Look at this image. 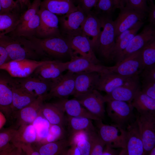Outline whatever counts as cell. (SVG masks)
Masks as SVG:
<instances>
[{
	"label": "cell",
	"instance_id": "cell-36",
	"mask_svg": "<svg viewBox=\"0 0 155 155\" xmlns=\"http://www.w3.org/2000/svg\"><path fill=\"white\" fill-rule=\"evenodd\" d=\"M32 124L36 134V143L40 144L47 136L50 124L41 113L35 119Z\"/></svg>",
	"mask_w": 155,
	"mask_h": 155
},
{
	"label": "cell",
	"instance_id": "cell-61",
	"mask_svg": "<svg viewBox=\"0 0 155 155\" xmlns=\"http://www.w3.org/2000/svg\"><path fill=\"white\" fill-rule=\"evenodd\" d=\"M149 155H155V146L151 149L148 154Z\"/></svg>",
	"mask_w": 155,
	"mask_h": 155
},
{
	"label": "cell",
	"instance_id": "cell-20",
	"mask_svg": "<svg viewBox=\"0 0 155 155\" xmlns=\"http://www.w3.org/2000/svg\"><path fill=\"white\" fill-rule=\"evenodd\" d=\"M44 100V96L38 97L30 104L13 114L18 127L22 125L32 123L41 113L42 106Z\"/></svg>",
	"mask_w": 155,
	"mask_h": 155
},
{
	"label": "cell",
	"instance_id": "cell-27",
	"mask_svg": "<svg viewBox=\"0 0 155 155\" xmlns=\"http://www.w3.org/2000/svg\"><path fill=\"white\" fill-rule=\"evenodd\" d=\"M40 6L59 16L74 11L79 7L75 5L74 0H43Z\"/></svg>",
	"mask_w": 155,
	"mask_h": 155
},
{
	"label": "cell",
	"instance_id": "cell-25",
	"mask_svg": "<svg viewBox=\"0 0 155 155\" xmlns=\"http://www.w3.org/2000/svg\"><path fill=\"white\" fill-rule=\"evenodd\" d=\"M130 77L122 76L108 70L100 74L96 89L108 94L123 84Z\"/></svg>",
	"mask_w": 155,
	"mask_h": 155
},
{
	"label": "cell",
	"instance_id": "cell-3",
	"mask_svg": "<svg viewBox=\"0 0 155 155\" xmlns=\"http://www.w3.org/2000/svg\"><path fill=\"white\" fill-rule=\"evenodd\" d=\"M101 28L96 49L105 60H111V55L115 44V30L113 21L110 15L99 17Z\"/></svg>",
	"mask_w": 155,
	"mask_h": 155
},
{
	"label": "cell",
	"instance_id": "cell-59",
	"mask_svg": "<svg viewBox=\"0 0 155 155\" xmlns=\"http://www.w3.org/2000/svg\"><path fill=\"white\" fill-rule=\"evenodd\" d=\"M114 9H120L125 6L124 0H113Z\"/></svg>",
	"mask_w": 155,
	"mask_h": 155
},
{
	"label": "cell",
	"instance_id": "cell-56",
	"mask_svg": "<svg viewBox=\"0 0 155 155\" xmlns=\"http://www.w3.org/2000/svg\"><path fill=\"white\" fill-rule=\"evenodd\" d=\"M104 147L102 155H116L118 154V152L114 148L106 144Z\"/></svg>",
	"mask_w": 155,
	"mask_h": 155
},
{
	"label": "cell",
	"instance_id": "cell-46",
	"mask_svg": "<svg viewBox=\"0 0 155 155\" xmlns=\"http://www.w3.org/2000/svg\"><path fill=\"white\" fill-rule=\"evenodd\" d=\"M142 83L141 91L155 99V81L143 80Z\"/></svg>",
	"mask_w": 155,
	"mask_h": 155
},
{
	"label": "cell",
	"instance_id": "cell-28",
	"mask_svg": "<svg viewBox=\"0 0 155 155\" xmlns=\"http://www.w3.org/2000/svg\"><path fill=\"white\" fill-rule=\"evenodd\" d=\"M12 114L28 105L37 98L17 86L15 82L12 87Z\"/></svg>",
	"mask_w": 155,
	"mask_h": 155
},
{
	"label": "cell",
	"instance_id": "cell-13",
	"mask_svg": "<svg viewBox=\"0 0 155 155\" xmlns=\"http://www.w3.org/2000/svg\"><path fill=\"white\" fill-rule=\"evenodd\" d=\"M126 146L120 155H144L140 130L137 118L126 127Z\"/></svg>",
	"mask_w": 155,
	"mask_h": 155
},
{
	"label": "cell",
	"instance_id": "cell-53",
	"mask_svg": "<svg viewBox=\"0 0 155 155\" xmlns=\"http://www.w3.org/2000/svg\"><path fill=\"white\" fill-rule=\"evenodd\" d=\"M20 147L24 155H40L39 152L33 147L31 144H24Z\"/></svg>",
	"mask_w": 155,
	"mask_h": 155
},
{
	"label": "cell",
	"instance_id": "cell-60",
	"mask_svg": "<svg viewBox=\"0 0 155 155\" xmlns=\"http://www.w3.org/2000/svg\"><path fill=\"white\" fill-rule=\"evenodd\" d=\"M6 119L3 113L0 111V129L5 124Z\"/></svg>",
	"mask_w": 155,
	"mask_h": 155
},
{
	"label": "cell",
	"instance_id": "cell-24",
	"mask_svg": "<svg viewBox=\"0 0 155 155\" xmlns=\"http://www.w3.org/2000/svg\"><path fill=\"white\" fill-rule=\"evenodd\" d=\"M68 61L49 60L38 67L34 71L35 76L51 81L57 78L67 70Z\"/></svg>",
	"mask_w": 155,
	"mask_h": 155
},
{
	"label": "cell",
	"instance_id": "cell-8",
	"mask_svg": "<svg viewBox=\"0 0 155 155\" xmlns=\"http://www.w3.org/2000/svg\"><path fill=\"white\" fill-rule=\"evenodd\" d=\"M78 7L77 10L58 17L61 33L65 37L82 33L86 14Z\"/></svg>",
	"mask_w": 155,
	"mask_h": 155
},
{
	"label": "cell",
	"instance_id": "cell-44",
	"mask_svg": "<svg viewBox=\"0 0 155 155\" xmlns=\"http://www.w3.org/2000/svg\"><path fill=\"white\" fill-rule=\"evenodd\" d=\"M1 9L0 14L7 13L15 11H19V5L14 0H0Z\"/></svg>",
	"mask_w": 155,
	"mask_h": 155
},
{
	"label": "cell",
	"instance_id": "cell-31",
	"mask_svg": "<svg viewBox=\"0 0 155 155\" xmlns=\"http://www.w3.org/2000/svg\"><path fill=\"white\" fill-rule=\"evenodd\" d=\"M70 146L69 139L64 138L55 142L39 144L36 149L40 155H66L68 147Z\"/></svg>",
	"mask_w": 155,
	"mask_h": 155
},
{
	"label": "cell",
	"instance_id": "cell-57",
	"mask_svg": "<svg viewBox=\"0 0 155 155\" xmlns=\"http://www.w3.org/2000/svg\"><path fill=\"white\" fill-rule=\"evenodd\" d=\"M68 149L66 155H81L80 152L76 145H73L70 146Z\"/></svg>",
	"mask_w": 155,
	"mask_h": 155
},
{
	"label": "cell",
	"instance_id": "cell-55",
	"mask_svg": "<svg viewBox=\"0 0 155 155\" xmlns=\"http://www.w3.org/2000/svg\"><path fill=\"white\" fill-rule=\"evenodd\" d=\"M10 60L5 49L0 45V65Z\"/></svg>",
	"mask_w": 155,
	"mask_h": 155
},
{
	"label": "cell",
	"instance_id": "cell-34",
	"mask_svg": "<svg viewBox=\"0 0 155 155\" xmlns=\"http://www.w3.org/2000/svg\"><path fill=\"white\" fill-rule=\"evenodd\" d=\"M131 104L140 113H149L155 114V99L138 91L133 99Z\"/></svg>",
	"mask_w": 155,
	"mask_h": 155
},
{
	"label": "cell",
	"instance_id": "cell-50",
	"mask_svg": "<svg viewBox=\"0 0 155 155\" xmlns=\"http://www.w3.org/2000/svg\"><path fill=\"white\" fill-rule=\"evenodd\" d=\"M78 5L87 15L94 7L97 0H78Z\"/></svg>",
	"mask_w": 155,
	"mask_h": 155
},
{
	"label": "cell",
	"instance_id": "cell-37",
	"mask_svg": "<svg viewBox=\"0 0 155 155\" xmlns=\"http://www.w3.org/2000/svg\"><path fill=\"white\" fill-rule=\"evenodd\" d=\"M141 54L143 69L155 64V40L141 49Z\"/></svg>",
	"mask_w": 155,
	"mask_h": 155
},
{
	"label": "cell",
	"instance_id": "cell-63",
	"mask_svg": "<svg viewBox=\"0 0 155 155\" xmlns=\"http://www.w3.org/2000/svg\"><path fill=\"white\" fill-rule=\"evenodd\" d=\"M147 1H148L149 2H151L153 1V0H147Z\"/></svg>",
	"mask_w": 155,
	"mask_h": 155
},
{
	"label": "cell",
	"instance_id": "cell-40",
	"mask_svg": "<svg viewBox=\"0 0 155 155\" xmlns=\"http://www.w3.org/2000/svg\"><path fill=\"white\" fill-rule=\"evenodd\" d=\"M137 32L135 31L132 32L118 42L115 43L111 53V60L115 59L117 60Z\"/></svg>",
	"mask_w": 155,
	"mask_h": 155
},
{
	"label": "cell",
	"instance_id": "cell-19",
	"mask_svg": "<svg viewBox=\"0 0 155 155\" xmlns=\"http://www.w3.org/2000/svg\"><path fill=\"white\" fill-rule=\"evenodd\" d=\"M71 60L68 61L67 70L73 73L96 72L100 74L108 70L107 66L94 63L87 58L79 56L72 51Z\"/></svg>",
	"mask_w": 155,
	"mask_h": 155
},
{
	"label": "cell",
	"instance_id": "cell-51",
	"mask_svg": "<svg viewBox=\"0 0 155 155\" xmlns=\"http://www.w3.org/2000/svg\"><path fill=\"white\" fill-rule=\"evenodd\" d=\"M141 73L143 80L155 81V64L145 67Z\"/></svg>",
	"mask_w": 155,
	"mask_h": 155
},
{
	"label": "cell",
	"instance_id": "cell-33",
	"mask_svg": "<svg viewBox=\"0 0 155 155\" xmlns=\"http://www.w3.org/2000/svg\"><path fill=\"white\" fill-rule=\"evenodd\" d=\"M91 119L82 117L66 116L65 125H67L69 136L81 131H95L96 129Z\"/></svg>",
	"mask_w": 155,
	"mask_h": 155
},
{
	"label": "cell",
	"instance_id": "cell-48",
	"mask_svg": "<svg viewBox=\"0 0 155 155\" xmlns=\"http://www.w3.org/2000/svg\"><path fill=\"white\" fill-rule=\"evenodd\" d=\"M144 22L142 21L137 22L133 26L121 33L115 38V43H117L132 32L138 31L143 25Z\"/></svg>",
	"mask_w": 155,
	"mask_h": 155
},
{
	"label": "cell",
	"instance_id": "cell-1",
	"mask_svg": "<svg viewBox=\"0 0 155 155\" xmlns=\"http://www.w3.org/2000/svg\"><path fill=\"white\" fill-rule=\"evenodd\" d=\"M0 45L5 49L11 60H38L40 57L32 43L24 37L0 36Z\"/></svg>",
	"mask_w": 155,
	"mask_h": 155
},
{
	"label": "cell",
	"instance_id": "cell-4",
	"mask_svg": "<svg viewBox=\"0 0 155 155\" xmlns=\"http://www.w3.org/2000/svg\"><path fill=\"white\" fill-rule=\"evenodd\" d=\"M95 121L97 132L105 145L113 148H125L127 131L125 129L116 124H105L102 119Z\"/></svg>",
	"mask_w": 155,
	"mask_h": 155
},
{
	"label": "cell",
	"instance_id": "cell-54",
	"mask_svg": "<svg viewBox=\"0 0 155 155\" xmlns=\"http://www.w3.org/2000/svg\"><path fill=\"white\" fill-rule=\"evenodd\" d=\"M150 6L148 12V21L150 24L154 26L155 25V5L153 1L149 2Z\"/></svg>",
	"mask_w": 155,
	"mask_h": 155
},
{
	"label": "cell",
	"instance_id": "cell-45",
	"mask_svg": "<svg viewBox=\"0 0 155 155\" xmlns=\"http://www.w3.org/2000/svg\"><path fill=\"white\" fill-rule=\"evenodd\" d=\"M16 130L10 128L0 132V151L11 142Z\"/></svg>",
	"mask_w": 155,
	"mask_h": 155
},
{
	"label": "cell",
	"instance_id": "cell-42",
	"mask_svg": "<svg viewBox=\"0 0 155 155\" xmlns=\"http://www.w3.org/2000/svg\"><path fill=\"white\" fill-rule=\"evenodd\" d=\"M98 13L111 15L114 11L113 0H97L94 7Z\"/></svg>",
	"mask_w": 155,
	"mask_h": 155
},
{
	"label": "cell",
	"instance_id": "cell-29",
	"mask_svg": "<svg viewBox=\"0 0 155 155\" xmlns=\"http://www.w3.org/2000/svg\"><path fill=\"white\" fill-rule=\"evenodd\" d=\"M41 113L50 124L59 125L63 127L65 125L66 116L64 113L54 103H43Z\"/></svg>",
	"mask_w": 155,
	"mask_h": 155
},
{
	"label": "cell",
	"instance_id": "cell-7",
	"mask_svg": "<svg viewBox=\"0 0 155 155\" xmlns=\"http://www.w3.org/2000/svg\"><path fill=\"white\" fill-rule=\"evenodd\" d=\"M49 61L27 59L10 60L0 65V70L6 71L12 77L25 78L30 75L38 67Z\"/></svg>",
	"mask_w": 155,
	"mask_h": 155
},
{
	"label": "cell",
	"instance_id": "cell-32",
	"mask_svg": "<svg viewBox=\"0 0 155 155\" xmlns=\"http://www.w3.org/2000/svg\"><path fill=\"white\" fill-rule=\"evenodd\" d=\"M40 21V17L38 13L28 21L18 24L15 28L9 33V35L25 38L35 36Z\"/></svg>",
	"mask_w": 155,
	"mask_h": 155
},
{
	"label": "cell",
	"instance_id": "cell-12",
	"mask_svg": "<svg viewBox=\"0 0 155 155\" xmlns=\"http://www.w3.org/2000/svg\"><path fill=\"white\" fill-rule=\"evenodd\" d=\"M155 114H140L137 118L140 128L144 154H147L155 145Z\"/></svg>",
	"mask_w": 155,
	"mask_h": 155
},
{
	"label": "cell",
	"instance_id": "cell-9",
	"mask_svg": "<svg viewBox=\"0 0 155 155\" xmlns=\"http://www.w3.org/2000/svg\"><path fill=\"white\" fill-rule=\"evenodd\" d=\"M107 67L109 71L123 76L139 75L143 69L141 49L130 55L115 66Z\"/></svg>",
	"mask_w": 155,
	"mask_h": 155
},
{
	"label": "cell",
	"instance_id": "cell-62",
	"mask_svg": "<svg viewBox=\"0 0 155 155\" xmlns=\"http://www.w3.org/2000/svg\"><path fill=\"white\" fill-rule=\"evenodd\" d=\"M1 3H0V13L1 11Z\"/></svg>",
	"mask_w": 155,
	"mask_h": 155
},
{
	"label": "cell",
	"instance_id": "cell-5",
	"mask_svg": "<svg viewBox=\"0 0 155 155\" xmlns=\"http://www.w3.org/2000/svg\"><path fill=\"white\" fill-rule=\"evenodd\" d=\"M108 116L115 124L124 129L133 121V107L131 103L115 100L106 101Z\"/></svg>",
	"mask_w": 155,
	"mask_h": 155
},
{
	"label": "cell",
	"instance_id": "cell-52",
	"mask_svg": "<svg viewBox=\"0 0 155 155\" xmlns=\"http://www.w3.org/2000/svg\"><path fill=\"white\" fill-rule=\"evenodd\" d=\"M76 146L79 150L81 155H90L91 146L88 139L79 142L77 144Z\"/></svg>",
	"mask_w": 155,
	"mask_h": 155
},
{
	"label": "cell",
	"instance_id": "cell-22",
	"mask_svg": "<svg viewBox=\"0 0 155 155\" xmlns=\"http://www.w3.org/2000/svg\"><path fill=\"white\" fill-rule=\"evenodd\" d=\"M54 103L68 116L86 117L95 121L102 119L91 113L75 98L60 99Z\"/></svg>",
	"mask_w": 155,
	"mask_h": 155
},
{
	"label": "cell",
	"instance_id": "cell-17",
	"mask_svg": "<svg viewBox=\"0 0 155 155\" xmlns=\"http://www.w3.org/2000/svg\"><path fill=\"white\" fill-rule=\"evenodd\" d=\"M75 98L91 113L102 119H104L105 102L104 96L98 90L94 89Z\"/></svg>",
	"mask_w": 155,
	"mask_h": 155
},
{
	"label": "cell",
	"instance_id": "cell-23",
	"mask_svg": "<svg viewBox=\"0 0 155 155\" xmlns=\"http://www.w3.org/2000/svg\"><path fill=\"white\" fill-rule=\"evenodd\" d=\"M100 19L91 11L86 15L82 28V34L90 40L93 49H96L101 31Z\"/></svg>",
	"mask_w": 155,
	"mask_h": 155
},
{
	"label": "cell",
	"instance_id": "cell-26",
	"mask_svg": "<svg viewBox=\"0 0 155 155\" xmlns=\"http://www.w3.org/2000/svg\"><path fill=\"white\" fill-rule=\"evenodd\" d=\"M15 82V80L0 77V111L7 116L12 114V87Z\"/></svg>",
	"mask_w": 155,
	"mask_h": 155
},
{
	"label": "cell",
	"instance_id": "cell-18",
	"mask_svg": "<svg viewBox=\"0 0 155 155\" xmlns=\"http://www.w3.org/2000/svg\"><path fill=\"white\" fill-rule=\"evenodd\" d=\"M65 38L73 52L94 63L100 64V62L96 56L89 40L82 33Z\"/></svg>",
	"mask_w": 155,
	"mask_h": 155
},
{
	"label": "cell",
	"instance_id": "cell-14",
	"mask_svg": "<svg viewBox=\"0 0 155 155\" xmlns=\"http://www.w3.org/2000/svg\"><path fill=\"white\" fill-rule=\"evenodd\" d=\"M154 40H155L154 26L150 24L146 26L140 33L136 34L131 39L117 59L116 63L132 53L141 49Z\"/></svg>",
	"mask_w": 155,
	"mask_h": 155
},
{
	"label": "cell",
	"instance_id": "cell-16",
	"mask_svg": "<svg viewBox=\"0 0 155 155\" xmlns=\"http://www.w3.org/2000/svg\"><path fill=\"white\" fill-rule=\"evenodd\" d=\"M19 79H15L18 86L36 97L45 96L49 91L52 81L30 75Z\"/></svg>",
	"mask_w": 155,
	"mask_h": 155
},
{
	"label": "cell",
	"instance_id": "cell-38",
	"mask_svg": "<svg viewBox=\"0 0 155 155\" xmlns=\"http://www.w3.org/2000/svg\"><path fill=\"white\" fill-rule=\"evenodd\" d=\"M87 132L91 146L90 155H102L105 143L99 137L96 130Z\"/></svg>",
	"mask_w": 155,
	"mask_h": 155
},
{
	"label": "cell",
	"instance_id": "cell-35",
	"mask_svg": "<svg viewBox=\"0 0 155 155\" xmlns=\"http://www.w3.org/2000/svg\"><path fill=\"white\" fill-rule=\"evenodd\" d=\"M19 11L0 14V36L9 33L15 28L21 16Z\"/></svg>",
	"mask_w": 155,
	"mask_h": 155
},
{
	"label": "cell",
	"instance_id": "cell-49",
	"mask_svg": "<svg viewBox=\"0 0 155 155\" xmlns=\"http://www.w3.org/2000/svg\"><path fill=\"white\" fill-rule=\"evenodd\" d=\"M88 139L87 131L83 130L76 132L69 136L68 139L70 146L73 145H76L79 142Z\"/></svg>",
	"mask_w": 155,
	"mask_h": 155
},
{
	"label": "cell",
	"instance_id": "cell-58",
	"mask_svg": "<svg viewBox=\"0 0 155 155\" xmlns=\"http://www.w3.org/2000/svg\"><path fill=\"white\" fill-rule=\"evenodd\" d=\"M20 9L22 10L29 7L31 4L30 0H16Z\"/></svg>",
	"mask_w": 155,
	"mask_h": 155
},
{
	"label": "cell",
	"instance_id": "cell-39",
	"mask_svg": "<svg viewBox=\"0 0 155 155\" xmlns=\"http://www.w3.org/2000/svg\"><path fill=\"white\" fill-rule=\"evenodd\" d=\"M66 131L64 127L57 125L50 124L48 134L46 138L39 144L53 142L64 138Z\"/></svg>",
	"mask_w": 155,
	"mask_h": 155
},
{
	"label": "cell",
	"instance_id": "cell-47",
	"mask_svg": "<svg viewBox=\"0 0 155 155\" xmlns=\"http://www.w3.org/2000/svg\"><path fill=\"white\" fill-rule=\"evenodd\" d=\"M24 154L21 147L11 142L0 151V155H23Z\"/></svg>",
	"mask_w": 155,
	"mask_h": 155
},
{
	"label": "cell",
	"instance_id": "cell-6",
	"mask_svg": "<svg viewBox=\"0 0 155 155\" xmlns=\"http://www.w3.org/2000/svg\"><path fill=\"white\" fill-rule=\"evenodd\" d=\"M38 13L40 21L35 36L43 38L62 36L57 16L41 6Z\"/></svg>",
	"mask_w": 155,
	"mask_h": 155
},
{
	"label": "cell",
	"instance_id": "cell-43",
	"mask_svg": "<svg viewBox=\"0 0 155 155\" xmlns=\"http://www.w3.org/2000/svg\"><path fill=\"white\" fill-rule=\"evenodd\" d=\"M147 0H124L125 6L144 13L148 12L149 6Z\"/></svg>",
	"mask_w": 155,
	"mask_h": 155
},
{
	"label": "cell",
	"instance_id": "cell-15",
	"mask_svg": "<svg viewBox=\"0 0 155 155\" xmlns=\"http://www.w3.org/2000/svg\"><path fill=\"white\" fill-rule=\"evenodd\" d=\"M118 16L114 21L115 38L139 21H142L146 13L126 6L120 9Z\"/></svg>",
	"mask_w": 155,
	"mask_h": 155
},
{
	"label": "cell",
	"instance_id": "cell-41",
	"mask_svg": "<svg viewBox=\"0 0 155 155\" xmlns=\"http://www.w3.org/2000/svg\"><path fill=\"white\" fill-rule=\"evenodd\" d=\"M41 1V0H33L26 10L21 15L19 24L28 21L38 13Z\"/></svg>",
	"mask_w": 155,
	"mask_h": 155
},
{
	"label": "cell",
	"instance_id": "cell-11",
	"mask_svg": "<svg viewBox=\"0 0 155 155\" xmlns=\"http://www.w3.org/2000/svg\"><path fill=\"white\" fill-rule=\"evenodd\" d=\"M141 87L139 75L131 77L122 85L104 96L105 102L108 100H115L131 103Z\"/></svg>",
	"mask_w": 155,
	"mask_h": 155
},
{
	"label": "cell",
	"instance_id": "cell-2",
	"mask_svg": "<svg viewBox=\"0 0 155 155\" xmlns=\"http://www.w3.org/2000/svg\"><path fill=\"white\" fill-rule=\"evenodd\" d=\"M26 38L35 46L40 57L62 58L68 55L70 57L73 51L67 40L63 36L43 38L34 36Z\"/></svg>",
	"mask_w": 155,
	"mask_h": 155
},
{
	"label": "cell",
	"instance_id": "cell-30",
	"mask_svg": "<svg viewBox=\"0 0 155 155\" xmlns=\"http://www.w3.org/2000/svg\"><path fill=\"white\" fill-rule=\"evenodd\" d=\"M36 134L32 124L20 125L16 129L11 142L21 147L23 144H32L36 142Z\"/></svg>",
	"mask_w": 155,
	"mask_h": 155
},
{
	"label": "cell",
	"instance_id": "cell-10",
	"mask_svg": "<svg viewBox=\"0 0 155 155\" xmlns=\"http://www.w3.org/2000/svg\"><path fill=\"white\" fill-rule=\"evenodd\" d=\"M52 82L50 90L44 96L45 100L53 97L67 98L73 95L75 87L74 73L68 71Z\"/></svg>",
	"mask_w": 155,
	"mask_h": 155
},
{
	"label": "cell",
	"instance_id": "cell-21",
	"mask_svg": "<svg viewBox=\"0 0 155 155\" xmlns=\"http://www.w3.org/2000/svg\"><path fill=\"white\" fill-rule=\"evenodd\" d=\"M74 73L75 87L73 95L74 97L96 89L100 77L99 73L96 72Z\"/></svg>",
	"mask_w": 155,
	"mask_h": 155
}]
</instances>
